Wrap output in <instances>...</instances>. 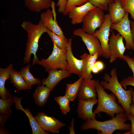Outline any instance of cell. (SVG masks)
I'll use <instances>...</instances> for the list:
<instances>
[{
  "instance_id": "cell-1",
  "label": "cell",
  "mask_w": 134,
  "mask_h": 134,
  "mask_svg": "<svg viewBox=\"0 0 134 134\" xmlns=\"http://www.w3.org/2000/svg\"><path fill=\"white\" fill-rule=\"evenodd\" d=\"M103 78L104 80L100 82V84L105 89L110 90L116 96L119 103L124 108L128 118L131 115L130 110L133 88L131 87L127 90L123 89L118 81L116 68L111 70L110 75L105 73Z\"/></svg>"
},
{
  "instance_id": "cell-2",
  "label": "cell",
  "mask_w": 134,
  "mask_h": 134,
  "mask_svg": "<svg viewBox=\"0 0 134 134\" xmlns=\"http://www.w3.org/2000/svg\"><path fill=\"white\" fill-rule=\"evenodd\" d=\"M21 26L27 33L28 38L23 59L24 63H29L31 55L33 54L34 57L32 61V65H35L39 60L36 55L39 39L44 33H46L47 29L40 20L37 24H34L30 21H25L22 22Z\"/></svg>"
},
{
  "instance_id": "cell-3",
  "label": "cell",
  "mask_w": 134,
  "mask_h": 134,
  "mask_svg": "<svg viewBox=\"0 0 134 134\" xmlns=\"http://www.w3.org/2000/svg\"><path fill=\"white\" fill-rule=\"evenodd\" d=\"M128 119L124 112L117 114L115 116L104 121H99L95 118L88 119L83 123L81 130L96 129L98 134H112L117 130L129 131L131 125L126 123Z\"/></svg>"
},
{
  "instance_id": "cell-4",
  "label": "cell",
  "mask_w": 134,
  "mask_h": 134,
  "mask_svg": "<svg viewBox=\"0 0 134 134\" xmlns=\"http://www.w3.org/2000/svg\"><path fill=\"white\" fill-rule=\"evenodd\" d=\"M96 89L98 99L97 106L93 111L94 114L100 115V112H104L112 118L115 114L125 112L123 108L117 102L116 96L113 93L108 94L98 80H96Z\"/></svg>"
},
{
  "instance_id": "cell-5",
  "label": "cell",
  "mask_w": 134,
  "mask_h": 134,
  "mask_svg": "<svg viewBox=\"0 0 134 134\" xmlns=\"http://www.w3.org/2000/svg\"><path fill=\"white\" fill-rule=\"evenodd\" d=\"M67 48L61 49L53 44L51 54L47 59L42 58L37 64L44 67L45 71L53 69H68L66 61Z\"/></svg>"
},
{
  "instance_id": "cell-6",
  "label": "cell",
  "mask_w": 134,
  "mask_h": 134,
  "mask_svg": "<svg viewBox=\"0 0 134 134\" xmlns=\"http://www.w3.org/2000/svg\"><path fill=\"white\" fill-rule=\"evenodd\" d=\"M105 16L102 9L96 7L89 12L84 17L82 28L87 33L94 34L96 29H100L102 25Z\"/></svg>"
},
{
  "instance_id": "cell-7",
  "label": "cell",
  "mask_w": 134,
  "mask_h": 134,
  "mask_svg": "<svg viewBox=\"0 0 134 134\" xmlns=\"http://www.w3.org/2000/svg\"><path fill=\"white\" fill-rule=\"evenodd\" d=\"M129 14L126 12L122 20L118 23L112 24L111 29L117 31L124 39L126 49H134V42L131 32L130 21L129 18Z\"/></svg>"
},
{
  "instance_id": "cell-8",
  "label": "cell",
  "mask_w": 134,
  "mask_h": 134,
  "mask_svg": "<svg viewBox=\"0 0 134 134\" xmlns=\"http://www.w3.org/2000/svg\"><path fill=\"white\" fill-rule=\"evenodd\" d=\"M112 23L109 14L105 16L104 23L100 28L96 31L94 35L99 39L102 50V56L109 59L110 55L109 47V36Z\"/></svg>"
},
{
  "instance_id": "cell-9",
  "label": "cell",
  "mask_w": 134,
  "mask_h": 134,
  "mask_svg": "<svg viewBox=\"0 0 134 134\" xmlns=\"http://www.w3.org/2000/svg\"><path fill=\"white\" fill-rule=\"evenodd\" d=\"M73 34L75 36L81 38L90 54L93 55L97 53L100 56L102 55V50L101 44L99 39L95 35L87 33L82 28L75 30Z\"/></svg>"
},
{
  "instance_id": "cell-10",
  "label": "cell",
  "mask_w": 134,
  "mask_h": 134,
  "mask_svg": "<svg viewBox=\"0 0 134 134\" xmlns=\"http://www.w3.org/2000/svg\"><path fill=\"white\" fill-rule=\"evenodd\" d=\"M34 117L43 130L53 134L59 133L60 129L66 125L55 117L48 116L43 112L38 113Z\"/></svg>"
},
{
  "instance_id": "cell-11",
  "label": "cell",
  "mask_w": 134,
  "mask_h": 134,
  "mask_svg": "<svg viewBox=\"0 0 134 134\" xmlns=\"http://www.w3.org/2000/svg\"><path fill=\"white\" fill-rule=\"evenodd\" d=\"M123 39L119 33L115 34L112 32L109 41L110 63L115 61L118 58L122 59L126 49L123 42Z\"/></svg>"
},
{
  "instance_id": "cell-12",
  "label": "cell",
  "mask_w": 134,
  "mask_h": 134,
  "mask_svg": "<svg viewBox=\"0 0 134 134\" xmlns=\"http://www.w3.org/2000/svg\"><path fill=\"white\" fill-rule=\"evenodd\" d=\"M47 72L48 76L47 78L41 79V84L50 88L52 91L61 80L71 74L69 70L64 69H53Z\"/></svg>"
},
{
  "instance_id": "cell-13",
  "label": "cell",
  "mask_w": 134,
  "mask_h": 134,
  "mask_svg": "<svg viewBox=\"0 0 134 134\" xmlns=\"http://www.w3.org/2000/svg\"><path fill=\"white\" fill-rule=\"evenodd\" d=\"M96 80L83 79L79 89L78 100H88L96 99Z\"/></svg>"
},
{
  "instance_id": "cell-14",
  "label": "cell",
  "mask_w": 134,
  "mask_h": 134,
  "mask_svg": "<svg viewBox=\"0 0 134 134\" xmlns=\"http://www.w3.org/2000/svg\"><path fill=\"white\" fill-rule=\"evenodd\" d=\"M72 39L69 38L67 47L66 61L69 70L70 72L81 77L83 66L82 60L75 57L73 53L71 48Z\"/></svg>"
},
{
  "instance_id": "cell-15",
  "label": "cell",
  "mask_w": 134,
  "mask_h": 134,
  "mask_svg": "<svg viewBox=\"0 0 134 134\" xmlns=\"http://www.w3.org/2000/svg\"><path fill=\"white\" fill-rule=\"evenodd\" d=\"M78 101L77 112L79 117L85 121L95 118L96 115L93 111V108L94 105L98 103V99Z\"/></svg>"
},
{
  "instance_id": "cell-16",
  "label": "cell",
  "mask_w": 134,
  "mask_h": 134,
  "mask_svg": "<svg viewBox=\"0 0 134 134\" xmlns=\"http://www.w3.org/2000/svg\"><path fill=\"white\" fill-rule=\"evenodd\" d=\"M53 12L49 9L42 12L40 15V21L47 29L56 34L65 37L61 28L54 17Z\"/></svg>"
},
{
  "instance_id": "cell-17",
  "label": "cell",
  "mask_w": 134,
  "mask_h": 134,
  "mask_svg": "<svg viewBox=\"0 0 134 134\" xmlns=\"http://www.w3.org/2000/svg\"><path fill=\"white\" fill-rule=\"evenodd\" d=\"M13 99L16 109L22 111L28 117L32 129V134H49L48 132L44 131L40 127L29 108H26L25 109L23 107L21 104L22 99V97H18L14 96Z\"/></svg>"
},
{
  "instance_id": "cell-18",
  "label": "cell",
  "mask_w": 134,
  "mask_h": 134,
  "mask_svg": "<svg viewBox=\"0 0 134 134\" xmlns=\"http://www.w3.org/2000/svg\"><path fill=\"white\" fill-rule=\"evenodd\" d=\"M95 7L89 1L79 6H75L68 13L71 23L74 25L82 23L83 19L87 13Z\"/></svg>"
},
{
  "instance_id": "cell-19",
  "label": "cell",
  "mask_w": 134,
  "mask_h": 134,
  "mask_svg": "<svg viewBox=\"0 0 134 134\" xmlns=\"http://www.w3.org/2000/svg\"><path fill=\"white\" fill-rule=\"evenodd\" d=\"M99 56L97 53L91 55L86 53L80 56L83 61L81 75L83 79H92L93 78L92 68Z\"/></svg>"
},
{
  "instance_id": "cell-20",
  "label": "cell",
  "mask_w": 134,
  "mask_h": 134,
  "mask_svg": "<svg viewBox=\"0 0 134 134\" xmlns=\"http://www.w3.org/2000/svg\"><path fill=\"white\" fill-rule=\"evenodd\" d=\"M11 63L5 68H0V96L1 98L6 99L12 96L5 87L6 81L9 79L10 72L13 69Z\"/></svg>"
},
{
  "instance_id": "cell-21",
  "label": "cell",
  "mask_w": 134,
  "mask_h": 134,
  "mask_svg": "<svg viewBox=\"0 0 134 134\" xmlns=\"http://www.w3.org/2000/svg\"><path fill=\"white\" fill-rule=\"evenodd\" d=\"M108 11L112 24H115L120 22L126 12L122 7L120 0L109 4Z\"/></svg>"
},
{
  "instance_id": "cell-22",
  "label": "cell",
  "mask_w": 134,
  "mask_h": 134,
  "mask_svg": "<svg viewBox=\"0 0 134 134\" xmlns=\"http://www.w3.org/2000/svg\"><path fill=\"white\" fill-rule=\"evenodd\" d=\"M51 91L50 88L44 85H38L33 94L36 104L39 107L45 105Z\"/></svg>"
},
{
  "instance_id": "cell-23",
  "label": "cell",
  "mask_w": 134,
  "mask_h": 134,
  "mask_svg": "<svg viewBox=\"0 0 134 134\" xmlns=\"http://www.w3.org/2000/svg\"><path fill=\"white\" fill-rule=\"evenodd\" d=\"M52 0H25V6L30 11L39 12L51 7Z\"/></svg>"
},
{
  "instance_id": "cell-24",
  "label": "cell",
  "mask_w": 134,
  "mask_h": 134,
  "mask_svg": "<svg viewBox=\"0 0 134 134\" xmlns=\"http://www.w3.org/2000/svg\"><path fill=\"white\" fill-rule=\"evenodd\" d=\"M9 79L11 83L18 90L31 89L25 81L19 71L13 69L10 72Z\"/></svg>"
},
{
  "instance_id": "cell-25",
  "label": "cell",
  "mask_w": 134,
  "mask_h": 134,
  "mask_svg": "<svg viewBox=\"0 0 134 134\" xmlns=\"http://www.w3.org/2000/svg\"><path fill=\"white\" fill-rule=\"evenodd\" d=\"M31 65L29 64L22 67L19 72L26 83L31 89L35 85H38L41 84V81L39 78L34 77L30 71Z\"/></svg>"
},
{
  "instance_id": "cell-26",
  "label": "cell",
  "mask_w": 134,
  "mask_h": 134,
  "mask_svg": "<svg viewBox=\"0 0 134 134\" xmlns=\"http://www.w3.org/2000/svg\"><path fill=\"white\" fill-rule=\"evenodd\" d=\"M83 79V77H81L74 83L66 84L65 95L69 99L70 101H73L78 97Z\"/></svg>"
},
{
  "instance_id": "cell-27",
  "label": "cell",
  "mask_w": 134,
  "mask_h": 134,
  "mask_svg": "<svg viewBox=\"0 0 134 134\" xmlns=\"http://www.w3.org/2000/svg\"><path fill=\"white\" fill-rule=\"evenodd\" d=\"M51 38L53 44L61 49L67 48L68 40L65 37L60 36L47 29L46 33Z\"/></svg>"
},
{
  "instance_id": "cell-28",
  "label": "cell",
  "mask_w": 134,
  "mask_h": 134,
  "mask_svg": "<svg viewBox=\"0 0 134 134\" xmlns=\"http://www.w3.org/2000/svg\"><path fill=\"white\" fill-rule=\"evenodd\" d=\"M54 99L60 106L61 112L64 115L69 112L70 109L69 99L65 95L54 98Z\"/></svg>"
},
{
  "instance_id": "cell-29",
  "label": "cell",
  "mask_w": 134,
  "mask_h": 134,
  "mask_svg": "<svg viewBox=\"0 0 134 134\" xmlns=\"http://www.w3.org/2000/svg\"><path fill=\"white\" fill-rule=\"evenodd\" d=\"M14 103L13 97L6 99H0V113L10 115L12 113L10 108Z\"/></svg>"
},
{
  "instance_id": "cell-30",
  "label": "cell",
  "mask_w": 134,
  "mask_h": 134,
  "mask_svg": "<svg viewBox=\"0 0 134 134\" xmlns=\"http://www.w3.org/2000/svg\"><path fill=\"white\" fill-rule=\"evenodd\" d=\"M120 2L122 8L130 14L134 22V0H120Z\"/></svg>"
},
{
  "instance_id": "cell-31",
  "label": "cell",
  "mask_w": 134,
  "mask_h": 134,
  "mask_svg": "<svg viewBox=\"0 0 134 134\" xmlns=\"http://www.w3.org/2000/svg\"><path fill=\"white\" fill-rule=\"evenodd\" d=\"M88 1V0H67L66 6L62 14L64 15H67L74 7L82 5Z\"/></svg>"
},
{
  "instance_id": "cell-32",
  "label": "cell",
  "mask_w": 134,
  "mask_h": 134,
  "mask_svg": "<svg viewBox=\"0 0 134 134\" xmlns=\"http://www.w3.org/2000/svg\"><path fill=\"white\" fill-rule=\"evenodd\" d=\"M91 4L103 10L108 11L109 4L114 1L113 0H88Z\"/></svg>"
},
{
  "instance_id": "cell-33",
  "label": "cell",
  "mask_w": 134,
  "mask_h": 134,
  "mask_svg": "<svg viewBox=\"0 0 134 134\" xmlns=\"http://www.w3.org/2000/svg\"><path fill=\"white\" fill-rule=\"evenodd\" d=\"M120 83L122 87L125 89L127 86L129 85L134 87V76H130L124 78Z\"/></svg>"
},
{
  "instance_id": "cell-34",
  "label": "cell",
  "mask_w": 134,
  "mask_h": 134,
  "mask_svg": "<svg viewBox=\"0 0 134 134\" xmlns=\"http://www.w3.org/2000/svg\"><path fill=\"white\" fill-rule=\"evenodd\" d=\"M122 59L126 62L133 73V76H134V57L132 58L129 55H124Z\"/></svg>"
},
{
  "instance_id": "cell-35",
  "label": "cell",
  "mask_w": 134,
  "mask_h": 134,
  "mask_svg": "<svg viewBox=\"0 0 134 134\" xmlns=\"http://www.w3.org/2000/svg\"><path fill=\"white\" fill-rule=\"evenodd\" d=\"M67 0H58L56 6L58 7V11L60 13H62L65 8Z\"/></svg>"
},
{
  "instance_id": "cell-36",
  "label": "cell",
  "mask_w": 134,
  "mask_h": 134,
  "mask_svg": "<svg viewBox=\"0 0 134 134\" xmlns=\"http://www.w3.org/2000/svg\"><path fill=\"white\" fill-rule=\"evenodd\" d=\"M128 119L131 122V128L130 131L125 133L124 134H134V116L131 114Z\"/></svg>"
},
{
  "instance_id": "cell-37",
  "label": "cell",
  "mask_w": 134,
  "mask_h": 134,
  "mask_svg": "<svg viewBox=\"0 0 134 134\" xmlns=\"http://www.w3.org/2000/svg\"><path fill=\"white\" fill-rule=\"evenodd\" d=\"M10 115L0 113V127L4 126L6 121L8 119Z\"/></svg>"
},
{
  "instance_id": "cell-38",
  "label": "cell",
  "mask_w": 134,
  "mask_h": 134,
  "mask_svg": "<svg viewBox=\"0 0 134 134\" xmlns=\"http://www.w3.org/2000/svg\"><path fill=\"white\" fill-rule=\"evenodd\" d=\"M94 65L97 67L100 71L102 70L104 68V64L103 62L101 61H96Z\"/></svg>"
},
{
  "instance_id": "cell-39",
  "label": "cell",
  "mask_w": 134,
  "mask_h": 134,
  "mask_svg": "<svg viewBox=\"0 0 134 134\" xmlns=\"http://www.w3.org/2000/svg\"><path fill=\"white\" fill-rule=\"evenodd\" d=\"M74 119L73 118L71 122L70 126L68 127L70 131L69 134H75L74 128Z\"/></svg>"
},
{
  "instance_id": "cell-40",
  "label": "cell",
  "mask_w": 134,
  "mask_h": 134,
  "mask_svg": "<svg viewBox=\"0 0 134 134\" xmlns=\"http://www.w3.org/2000/svg\"><path fill=\"white\" fill-rule=\"evenodd\" d=\"M10 134V132L4 126L0 127V134Z\"/></svg>"
},
{
  "instance_id": "cell-41",
  "label": "cell",
  "mask_w": 134,
  "mask_h": 134,
  "mask_svg": "<svg viewBox=\"0 0 134 134\" xmlns=\"http://www.w3.org/2000/svg\"><path fill=\"white\" fill-rule=\"evenodd\" d=\"M131 28L134 42V22L130 21Z\"/></svg>"
},
{
  "instance_id": "cell-42",
  "label": "cell",
  "mask_w": 134,
  "mask_h": 134,
  "mask_svg": "<svg viewBox=\"0 0 134 134\" xmlns=\"http://www.w3.org/2000/svg\"><path fill=\"white\" fill-rule=\"evenodd\" d=\"M92 71L93 73L96 74L98 73L100 71L97 67L94 64L92 67Z\"/></svg>"
},
{
  "instance_id": "cell-43",
  "label": "cell",
  "mask_w": 134,
  "mask_h": 134,
  "mask_svg": "<svg viewBox=\"0 0 134 134\" xmlns=\"http://www.w3.org/2000/svg\"><path fill=\"white\" fill-rule=\"evenodd\" d=\"M130 111L131 113L134 116V106L132 103L131 104Z\"/></svg>"
},
{
  "instance_id": "cell-44",
  "label": "cell",
  "mask_w": 134,
  "mask_h": 134,
  "mask_svg": "<svg viewBox=\"0 0 134 134\" xmlns=\"http://www.w3.org/2000/svg\"><path fill=\"white\" fill-rule=\"evenodd\" d=\"M132 102L134 106V91H133L132 93Z\"/></svg>"
},
{
  "instance_id": "cell-45",
  "label": "cell",
  "mask_w": 134,
  "mask_h": 134,
  "mask_svg": "<svg viewBox=\"0 0 134 134\" xmlns=\"http://www.w3.org/2000/svg\"><path fill=\"white\" fill-rule=\"evenodd\" d=\"M114 1H116L118 0H113Z\"/></svg>"
},
{
  "instance_id": "cell-46",
  "label": "cell",
  "mask_w": 134,
  "mask_h": 134,
  "mask_svg": "<svg viewBox=\"0 0 134 134\" xmlns=\"http://www.w3.org/2000/svg\"></svg>"
}]
</instances>
